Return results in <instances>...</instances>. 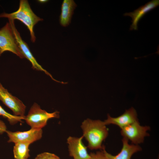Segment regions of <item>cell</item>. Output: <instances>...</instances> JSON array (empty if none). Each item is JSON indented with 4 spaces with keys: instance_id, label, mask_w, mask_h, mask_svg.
I'll use <instances>...</instances> for the list:
<instances>
[{
    "instance_id": "obj_12",
    "label": "cell",
    "mask_w": 159,
    "mask_h": 159,
    "mask_svg": "<svg viewBox=\"0 0 159 159\" xmlns=\"http://www.w3.org/2000/svg\"><path fill=\"white\" fill-rule=\"evenodd\" d=\"M159 5V0H152L140 7L133 12L124 14V16H130L132 19V23L130 26V30H137L138 23L139 20L147 12L156 8Z\"/></svg>"
},
{
    "instance_id": "obj_17",
    "label": "cell",
    "mask_w": 159,
    "mask_h": 159,
    "mask_svg": "<svg viewBox=\"0 0 159 159\" xmlns=\"http://www.w3.org/2000/svg\"><path fill=\"white\" fill-rule=\"evenodd\" d=\"M90 155V159H109L105 156L102 150L95 153H91Z\"/></svg>"
},
{
    "instance_id": "obj_13",
    "label": "cell",
    "mask_w": 159,
    "mask_h": 159,
    "mask_svg": "<svg viewBox=\"0 0 159 159\" xmlns=\"http://www.w3.org/2000/svg\"><path fill=\"white\" fill-rule=\"evenodd\" d=\"M77 5L73 0H64L62 4L59 22L61 26H67L70 23L74 11Z\"/></svg>"
},
{
    "instance_id": "obj_7",
    "label": "cell",
    "mask_w": 159,
    "mask_h": 159,
    "mask_svg": "<svg viewBox=\"0 0 159 159\" xmlns=\"http://www.w3.org/2000/svg\"><path fill=\"white\" fill-rule=\"evenodd\" d=\"M0 100L12 111L14 115L25 116L26 106L21 100L10 93L0 83Z\"/></svg>"
},
{
    "instance_id": "obj_16",
    "label": "cell",
    "mask_w": 159,
    "mask_h": 159,
    "mask_svg": "<svg viewBox=\"0 0 159 159\" xmlns=\"http://www.w3.org/2000/svg\"><path fill=\"white\" fill-rule=\"evenodd\" d=\"M34 159H60L54 154L45 152L38 155Z\"/></svg>"
},
{
    "instance_id": "obj_15",
    "label": "cell",
    "mask_w": 159,
    "mask_h": 159,
    "mask_svg": "<svg viewBox=\"0 0 159 159\" xmlns=\"http://www.w3.org/2000/svg\"><path fill=\"white\" fill-rule=\"evenodd\" d=\"M0 115L6 119L10 124L14 125L19 122H22V120H24V117L16 116L12 115L6 111L0 105Z\"/></svg>"
},
{
    "instance_id": "obj_11",
    "label": "cell",
    "mask_w": 159,
    "mask_h": 159,
    "mask_svg": "<svg viewBox=\"0 0 159 159\" xmlns=\"http://www.w3.org/2000/svg\"><path fill=\"white\" fill-rule=\"evenodd\" d=\"M128 141L126 139L123 138L122 148L120 152L116 155H113L108 153L105 146L102 150L109 159H131L134 153L141 151L142 149L139 145L129 144Z\"/></svg>"
},
{
    "instance_id": "obj_6",
    "label": "cell",
    "mask_w": 159,
    "mask_h": 159,
    "mask_svg": "<svg viewBox=\"0 0 159 159\" xmlns=\"http://www.w3.org/2000/svg\"><path fill=\"white\" fill-rule=\"evenodd\" d=\"M9 21L18 47L24 58L27 59L32 64V68L36 70L44 72L52 80L58 82V81L55 80L51 74L44 69L37 62L30 50L27 44L22 39L19 33L16 29L14 20L9 19Z\"/></svg>"
},
{
    "instance_id": "obj_3",
    "label": "cell",
    "mask_w": 159,
    "mask_h": 159,
    "mask_svg": "<svg viewBox=\"0 0 159 159\" xmlns=\"http://www.w3.org/2000/svg\"><path fill=\"white\" fill-rule=\"evenodd\" d=\"M59 112L56 111L49 113L42 110L37 103H34L30 108L24 120L31 128L42 129L47 124L48 120L52 118H58Z\"/></svg>"
},
{
    "instance_id": "obj_8",
    "label": "cell",
    "mask_w": 159,
    "mask_h": 159,
    "mask_svg": "<svg viewBox=\"0 0 159 159\" xmlns=\"http://www.w3.org/2000/svg\"><path fill=\"white\" fill-rule=\"evenodd\" d=\"M9 138V143H28L31 144L39 140L42 135V129L31 128L26 131L12 132L6 130V132Z\"/></svg>"
},
{
    "instance_id": "obj_9",
    "label": "cell",
    "mask_w": 159,
    "mask_h": 159,
    "mask_svg": "<svg viewBox=\"0 0 159 159\" xmlns=\"http://www.w3.org/2000/svg\"><path fill=\"white\" fill-rule=\"evenodd\" d=\"M83 136L80 137L69 136L67 139L69 155L74 159H90L87 148L83 144Z\"/></svg>"
},
{
    "instance_id": "obj_10",
    "label": "cell",
    "mask_w": 159,
    "mask_h": 159,
    "mask_svg": "<svg viewBox=\"0 0 159 159\" xmlns=\"http://www.w3.org/2000/svg\"><path fill=\"white\" fill-rule=\"evenodd\" d=\"M138 120L136 111L132 107L117 117H112L108 114L107 119L104 121L106 125H114L121 129Z\"/></svg>"
},
{
    "instance_id": "obj_4",
    "label": "cell",
    "mask_w": 159,
    "mask_h": 159,
    "mask_svg": "<svg viewBox=\"0 0 159 159\" xmlns=\"http://www.w3.org/2000/svg\"><path fill=\"white\" fill-rule=\"evenodd\" d=\"M5 51L11 52L21 58H24L18 47L9 22L0 29V56Z\"/></svg>"
},
{
    "instance_id": "obj_19",
    "label": "cell",
    "mask_w": 159,
    "mask_h": 159,
    "mask_svg": "<svg viewBox=\"0 0 159 159\" xmlns=\"http://www.w3.org/2000/svg\"><path fill=\"white\" fill-rule=\"evenodd\" d=\"M38 1L40 3H44L47 2L48 1L47 0H38Z\"/></svg>"
},
{
    "instance_id": "obj_18",
    "label": "cell",
    "mask_w": 159,
    "mask_h": 159,
    "mask_svg": "<svg viewBox=\"0 0 159 159\" xmlns=\"http://www.w3.org/2000/svg\"><path fill=\"white\" fill-rule=\"evenodd\" d=\"M6 126L5 123L0 120V134H2L6 132Z\"/></svg>"
},
{
    "instance_id": "obj_1",
    "label": "cell",
    "mask_w": 159,
    "mask_h": 159,
    "mask_svg": "<svg viewBox=\"0 0 159 159\" xmlns=\"http://www.w3.org/2000/svg\"><path fill=\"white\" fill-rule=\"evenodd\" d=\"M81 127L83 135L88 142V148L91 150H102V145L108 135V130L104 121L89 118L85 120Z\"/></svg>"
},
{
    "instance_id": "obj_14",
    "label": "cell",
    "mask_w": 159,
    "mask_h": 159,
    "mask_svg": "<svg viewBox=\"0 0 159 159\" xmlns=\"http://www.w3.org/2000/svg\"><path fill=\"white\" fill-rule=\"evenodd\" d=\"M30 143L18 142L15 143L13 151L15 159H28L30 157L29 147Z\"/></svg>"
},
{
    "instance_id": "obj_2",
    "label": "cell",
    "mask_w": 159,
    "mask_h": 159,
    "mask_svg": "<svg viewBox=\"0 0 159 159\" xmlns=\"http://www.w3.org/2000/svg\"><path fill=\"white\" fill-rule=\"evenodd\" d=\"M0 18H7L8 19H18L24 23L29 29L32 42H34L36 37L34 32V26L39 21H43L42 19L37 16L31 9L28 1H20L18 10L14 12L8 14L5 12L0 14Z\"/></svg>"
},
{
    "instance_id": "obj_5",
    "label": "cell",
    "mask_w": 159,
    "mask_h": 159,
    "mask_svg": "<svg viewBox=\"0 0 159 159\" xmlns=\"http://www.w3.org/2000/svg\"><path fill=\"white\" fill-rule=\"evenodd\" d=\"M150 129L149 126L141 125L138 120L121 129L120 133L132 144L138 145L143 142L146 137L149 135L147 131Z\"/></svg>"
}]
</instances>
